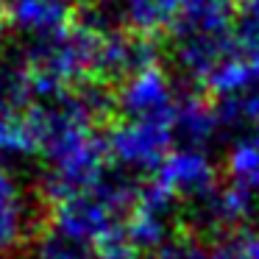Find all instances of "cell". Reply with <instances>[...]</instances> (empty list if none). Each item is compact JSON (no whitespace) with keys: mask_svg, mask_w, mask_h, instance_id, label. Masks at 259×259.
Returning a JSON list of instances; mask_svg holds the SVG:
<instances>
[{"mask_svg":"<svg viewBox=\"0 0 259 259\" xmlns=\"http://www.w3.org/2000/svg\"><path fill=\"white\" fill-rule=\"evenodd\" d=\"M181 229V206L156 179L137 187L134 203L125 223V237L131 248L137 251H156L167 237H173Z\"/></svg>","mask_w":259,"mask_h":259,"instance_id":"3","label":"cell"},{"mask_svg":"<svg viewBox=\"0 0 259 259\" xmlns=\"http://www.w3.org/2000/svg\"><path fill=\"white\" fill-rule=\"evenodd\" d=\"M103 140H106V153L112 167H117L120 173L131 176V179L142 173H156L176 148L173 125L120 117L109 120Z\"/></svg>","mask_w":259,"mask_h":259,"instance_id":"1","label":"cell"},{"mask_svg":"<svg viewBox=\"0 0 259 259\" xmlns=\"http://www.w3.org/2000/svg\"><path fill=\"white\" fill-rule=\"evenodd\" d=\"M92 259H142V253L137 248H131L128 242H114V245H106L95 253Z\"/></svg>","mask_w":259,"mask_h":259,"instance_id":"14","label":"cell"},{"mask_svg":"<svg viewBox=\"0 0 259 259\" xmlns=\"http://www.w3.org/2000/svg\"><path fill=\"white\" fill-rule=\"evenodd\" d=\"M214 114H218L220 137H229L231 142L259 137V87L234 90L229 95L212 98Z\"/></svg>","mask_w":259,"mask_h":259,"instance_id":"9","label":"cell"},{"mask_svg":"<svg viewBox=\"0 0 259 259\" xmlns=\"http://www.w3.org/2000/svg\"><path fill=\"white\" fill-rule=\"evenodd\" d=\"M212 259H259V226L218 240L212 245Z\"/></svg>","mask_w":259,"mask_h":259,"instance_id":"13","label":"cell"},{"mask_svg":"<svg viewBox=\"0 0 259 259\" xmlns=\"http://www.w3.org/2000/svg\"><path fill=\"white\" fill-rule=\"evenodd\" d=\"M114 112L120 120H142V123L173 125V112L179 103V90L162 67H151L134 78L114 87Z\"/></svg>","mask_w":259,"mask_h":259,"instance_id":"4","label":"cell"},{"mask_svg":"<svg viewBox=\"0 0 259 259\" xmlns=\"http://www.w3.org/2000/svg\"><path fill=\"white\" fill-rule=\"evenodd\" d=\"M48 203L25 176L0 164V259H12L34 245Z\"/></svg>","mask_w":259,"mask_h":259,"instance_id":"2","label":"cell"},{"mask_svg":"<svg viewBox=\"0 0 259 259\" xmlns=\"http://www.w3.org/2000/svg\"><path fill=\"white\" fill-rule=\"evenodd\" d=\"M220 137L214 103L201 90L179 92V103L173 112V140L176 148H192V151H206Z\"/></svg>","mask_w":259,"mask_h":259,"instance_id":"8","label":"cell"},{"mask_svg":"<svg viewBox=\"0 0 259 259\" xmlns=\"http://www.w3.org/2000/svg\"><path fill=\"white\" fill-rule=\"evenodd\" d=\"M151 259H212V245L203 237L179 229L151 253Z\"/></svg>","mask_w":259,"mask_h":259,"instance_id":"12","label":"cell"},{"mask_svg":"<svg viewBox=\"0 0 259 259\" xmlns=\"http://www.w3.org/2000/svg\"><path fill=\"white\" fill-rule=\"evenodd\" d=\"M9 25L28 42L48 39L75 23V0H6Z\"/></svg>","mask_w":259,"mask_h":259,"instance_id":"7","label":"cell"},{"mask_svg":"<svg viewBox=\"0 0 259 259\" xmlns=\"http://www.w3.org/2000/svg\"><path fill=\"white\" fill-rule=\"evenodd\" d=\"M159 42L151 36H140L131 31H112L101 34L95 56V81L106 87H117L145 70L156 67Z\"/></svg>","mask_w":259,"mask_h":259,"instance_id":"5","label":"cell"},{"mask_svg":"<svg viewBox=\"0 0 259 259\" xmlns=\"http://www.w3.org/2000/svg\"><path fill=\"white\" fill-rule=\"evenodd\" d=\"M153 179L179 201L181 209L203 198L209 190L223 181V173L212 162L209 151H192V148H173Z\"/></svg>","mask_w":259,"mask_h":259,"instance_id":"6","label":"cell"},{"mask_svg":"<svg viewBox=\"0 0 259 259\" xmlns=\"http://www.w3.org/2000/svg\"><path fill=\"white\" fill-rule=\"evenodd\" d=\"M9 31H12V25H9V12H6V0H0V53H3V48H6Z\"/></svg>","mask_w":259,"mask_h":259,"instance_id":"15","label":"cell"},{"mask_svg":"<svg viewBox=\"0 0 259 259\" xmlns=\"http://www.w3.org/2000/svg\"><path fill=\"white\" fill-rule=\"evenodd\" d=\"M237 56L245 62L251 78L259 84V0H240L234 23Z\"/></svg>","mask_w":259,"mask_h":259,"instance_id":"11","label":"cell"},{"mask_svg":"<svg viewBox=\"0 0 259 259\" xmlns=\"http://www.w3.org/2000/svg\"><path fill=\"white\" fill-rule=\"evenodd\" d=\"M223 179L259 212V137L231 142L223 159Z\"/></svg>","mask_w":259,"mask_h":259,"instance_id":"10","label":"cell"}]
</instances>
